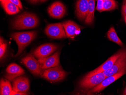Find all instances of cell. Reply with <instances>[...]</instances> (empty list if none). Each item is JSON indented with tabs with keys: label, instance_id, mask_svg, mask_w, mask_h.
I'll return each mask as SVG.
<instances>
[{
	"label": "cell",
	"instance_id": "484cf974",
	"mask_svg": "<svg viewBox=\"0 0 126 95\" xmlns=\"http://www.w3.org/2000/svg\"><path fill=\"white\" fill-rule=\"evenodd\" d=\"M27 93H19V92H15L14 91H13L11 95H27Z\"/></svg>",
	"mask_w": 126,
	"mask_h": 95
},
{
	"label": "cell",
	"instance_id": "1f68e13d",
	"mask_svg": "<svg viewBox=\"0 0 126 95\" xmlns=\"http://www.w3.org/2000/svg\"><path fill=\"white\" fill-rule=\"evenodd\" d=\"M124 19L125 21V23H126V16H125Z\"/></svg>",
	"mask_w": 126,
	"mask_h": 95
},
{
	"label": "cell",
	"instance_id": "5bb4252c",
	"mask_svg": "<svg viewBox=\"0 0 126 95\" xmlns=\"http://www.w3.org/2000/svg\"><path fill=\"white\" fill-rule=\"evenodd\" d=\"M24 74V69L16 64L12 63L9 65L7 68L5 77L10 81H13L16 78Z\"/></svg>",
	"mask_w": 126,
	"mask_h": 95
},
{
	"label": "cell",
	"instance_id": "4fadbf2b",
	"mask_svg": "<svg viewBox=\"0 0 126 95\" xmlns=\"http://www.w3.org/2000/svg\"><path fill=\"white\" fill-rule=\"evenodd\" d=\"M48 12L51 17L56 19H60L65 15L66 8L64 4L58 1L53 3L48 8Z\"/></svg>",
	"mask_w": 126,
	"mask_h": 95
},
{
	"label": "cell",
	"instance_id": "ac0fdd59",
	"mask_svg": "<svg viewBox=\"0 0 126 95\" xmlns=\"http://www.w3.org/2000/svg\"><path fill=\"white\" fill-rule=\"evenodd\" d=\"M1 3L5 12L8 15H15L20 12L19 8L9 0Z\"/></svg>",
	"mask_w": 126,
	"mask_h": 95
},
{
	"label": "cell",
	"instance_id": "ba28073f",
	"mask_svg": "<svg viewBox=\"0 0 126 95\" xmlns=\"http://www.w3.org/2000/svg\"><path fill=\"white\" fill-rule=\"evenodd\" d=\"M125 73H126V71H123L121 72H118L117 73L112 76L107 77L98 85H97L93 88L87 91V94H93L99 93L101 92L106 87L118 80Z\"/></svg>",
	"mask_w": 126,
	"mask_h": 95
},
{
	"label": "cell",
	"instance_id": "603a6c76",
	"mask_svg": "<svg viewBox=\"0 0 126 95\" xmlns=\"http://www.w3.org/2000/svg\"><path fill=\"white\" fill-rule=\"evenodd\" d=\"M104 3L103 0H97L96 9L100 12H102L104 11Z\"/></svg>",
	"mask_w": 126,
	"mask_h": 95
},
{
	"label": "cell",
	"instance_id": "7402d4cb",
	"mask_svg": "<svg viewBox=\"0 0 126 95\" xmlns=\"http://www.w3.org/2000/svg\"><path fill=\"white\" fill-rule=\"evenodd\" d=\"M0 59L3 58V57L5 54L6 49H7V44L4 42L2 37H0Z\"/></svg>",
	"mask_w": 126,
	"mask_h": 95
},
{
	"label": "cell",
	"instance_id": "d4e9b609",
	"mask_svg": "<svg viewBox=\"0 0 126 95\" xmlns=\"http://www.w3.org/2000/svg\"><path fill=\"white\" fill-rule=\"evenodd\" d=\"M122 15L124 17L125 16H126V5H125V4H123L122 5Z\"/></svg>",
	"mask_w": 126,
	"mask_h": 95
},
{
	"label": "cell",
	"instance_id": "9c48e42d",
	"mask_svg": "<svg viewBox=\"0 0 126 95\" xmlns=\"http://www.w3.org/2000/svg\"><path fill=\"white\" fill-rule=\"evenodd\" d=\"M54 44L48 43L41 45L34 51L32 54L37 59L44 58L49 56L58 49Z\"/></svg>",
	"mask_w": 126,
	"mask_h": 95
},
{
	"label": "cell",
	"instance_id": "30bf717a",
	"mask_svg": "<svg viewBox=\"0 0 126 95\" xmlns=\"http://www.w3.org/2000/svg\"><path fill=\"white\" fill-rule=\"evenodd\" d=\"M123 71H126V50L110 69L103 72L107 77Z\"/></svg>",
	"mask_w": 126,
	"mask_h": 95
},
{
	"label": "cell",
	"instance_id": "8992f818",
	"mask_svg": "<svg viewBox=\"0 0 126 95\" xmlns=\"http://www.w3.org/2000/svg\"><path fill=\"white\" fill-rule=\"evenodd\" d=\"M45 32L47 36L53 39H64L67 37L62 23L48 25L45 28Z\"/></svg>",
	"mask_w": 126,
	"mask_h": 95
},
{
	"label": "cell",
	"instance_id": "7c38bea8",
	"mask_svg": "<svg viewBox=\"0 0 126 95\" xmlns=\"http://www.w3.org/2000/svg\"><path fill=\"white\" fill-rule=\"evenodd\" d=\"M29 88V80L24 76L17 77L13 81V89L15 92L27 93Z\"/></svg>",
	"mask_w": 126,
	"mask_h": 95
},
{
	"label": "cell",
	"instance_id": "3957f363",
	"mask_svg": "<svg viewBox=\"0 0 126 95\" xmlns=\"http://www.w3.org/2000/svg\"><path fill=\"white\" fill-rule=\"evenodd\" d=\"M106 78L103 72L91 76L86 75L80 81L79 85L80 88L88 91L98 85Z\"/></svg>",
	"mask_w": 126,
	"mask_h": 95
},
{
	"label": "cell",
	"instance_id": "e0dca14e",
	"mask_svg": "<svg viewBox=\"0 0 126 95\" xmlns=\"http://www.w3.org/2000/svg\"><path fill=\"white\" fill-rule=\"evenodd\" d=\"M96 0H89L88 3V13L85 23L87 25H91L93 23L94 18L95 3Z\"/></svg>",
	"mask_w": 126,
	"mask_h": 95
},
{
	"label": "cell",
	"instance_id": "6da1fadb",
	"mask_svg": "<svg viewBox=\"0 0 126 95\" xmlns=\"http://www.w3.org/2000/svg\"><path fill=\"white\" fill-rule=\"evenodd\" d=\"M39 22V20L36 15L25 12L13 20L12 27L18 30L33 29L38 26Z\"/></svg>",
	"mask_w": 126,
	"mask_h": 95
},
{
	"label": "cell",
	"instance_id": "52a82bcc",
	"mask_svg": "<svg viewBox=\"0 0 126 95\" xmlns=\"http://www.w3.org/2000/svg\"><path fill=\"white\" fill-rule=\"evenodd\" d=\"M126 50V49H122L119 50L117 52L112 55L109 58H108L101 66H99L96 69L90 72L87 75L91 76L109 70L112 68L114 64L115 63L118 58L125 52Z\"/></svg>",
	"mask_w": 126,
	"mask_h": 95
},
{
	"label": "cell",
	"instance_id": "f546056e",
	"mask_svg": "<svg viewBox=\"0 0 126 95\" xmlns=\"http://www.w3.org/2000/svg\"><path fill=\"white\" fill-rule=\"evenodd\" d=\"M47 0H40V2L41 3L44 2L46 1Z\"/></svg>",
	"mask_w": 126,
	"mask_h": 95
},
{
	"label": "cell",
	"instance_id": "4316f807",
	"mask_svg": "<svg viewBox=\"0 0 126 95\" xmlns=\"http://www.w3.org/2000/svg\"><path fill=\"white\" fill-rule=\"evenodd\" d=\"M31 3L36 4L39 2L40 0H28Z\"/></svg>",
	"mask_w": 126,
	"mask_h": 95
},
{
	"label": "cell",
	"instance_id": "5b68a950",
	"mask_svg": "<svg viewBox=\"0 0 126 95\" xmlns=\"http://www.w3.org/2000/svg\"><path fill=\"white\" fill-rule=\"evenodd\" d=\"M21 61L33 75L36 76H41L42 75L44 71L39 61L32 54H29L23 58Z\"/></svg>",
	"mask_w": 126,
	"mask_h": 95
},
{
	"label": "cell",
	"instance_id": "cb8c5ba5",
	"mask_svg": "<svg viewBox=\"0 0 126 95\" xmlns=\"http://www.w3.org/2000/svg\"><path fill=\"white\" fill-rule=\"evenodd\" d=\"M10 2L13 3L16 6L19 7L20 9L22 10L23 7L20 0H9Z\"/></svg>",
	"mask_w": 126,
	"mask_h": 95
},
{
	"label": "cell",
	"instance_id": "d6986e66",
	"mask_svg": "<svg viewBox=\"0 0 126 95\" xmlns=\"http://www.w3.org/2000/svg\"><path fill=\"white\" fill-rule=\"evenodd\" d=\"M13 91L10 81L7 79H2L0 81V95H11Z\"/></svg>",
	"mask_w": 126,
	"mask_h": 95
},
{
	"label": "cell",
	"instance_id": "7a4b0ae2",
	"mask_svg": "<svg viewBox=\"0 0 126 95\" xmlns=\"http://www.w3.org/2000/svg\"><path fill=\"white\" fill-rule=\"evenodd\" d=\"M37 35V32L36 31L17 32L11 34V37L18 46V52L15 57L19 55L28 45L36 38Z\"/></svg>",
	"mask_w": 126,
	"mask_h": 95
},
{
	"label": "cell",
	"instance_id": "44dd1931",
	"mask_svg": "<svg viewBox=\"0 0 126 95\" xmlns=\"http://www.w3.org/2000/svg\"><path fill=\"white\" fill-rule=\"evenodd\" d=\"M117 7L118 5L115 0H107L104 1V11L113 10Z\"/></svg>",
	"mask_w": 126,
	"mask_h": 95
},
{
	"label": "cell",
	"instance_id": "4dcf8cb0",
	"mask_svg": "<svg viewBox=\"0 0 126 95\" xmlns=\"http://www.w3.org/2000/svg\"><path fill=\"white\" fill-rule=\"evenodd\" d=\"M123 4L126 5V0H124V1H123Z\"/></svg>",
	"mask_w": 126,
	"mask_h": 95
},
{
	"label": "cell",
	"instance_id": "2e32d148",
	"mask_svg": "<svg viewBox=\"0 0 126 95\" xmlns=\"http://www.w3.org/2000/svg\"><path fill=\"white\" fill-rule=\"evenodd\" d=\"M62 24L67 37L74 39L80 33V27L73 21L68 20Z\"/></svg>",
	"mask_w": 126,
	"mask_h": 95
},
{
	"label": "cell",
	"instance_id": "83f0119b",
	"mask_svg": "<svg viewBox=\"0 0 126 95\" xmlns=\"http://www.w3.org/2000/svg\"><path fill=\"white\" fill-rule=\"evenodd\" d=\"M123 95H126V87L125 89H124V92H123Z\"/></svg>",
	"mask_w": 126,
	"mask_h": 95
},
{
	"label": "cell",
	"instance_id": "8fae6325",
	"mask_svg": "<svg viewBox=\"0 0 126 95\" xmlns=\"http://www.w3.org/2000/svg\"><path fill=\"white\" fill-rule=\"evenodd\" d=\"M60 52L58 51L53 55L44 58L38 59L42 70L60 66L59 55Z\"/></svg>",
	"mask_w": 126,
	"mask_h": 95
},
{
	"label": "cell",
	"instance_id": "ffe728a7",
	"mask_svg": "<svg viewBox=\"0 0 126 95\" xmlns=\"http://www.w3.org/2000/svg\"><path fill=\"white\" fill-rule=\"evenodd\" d=\"M108 38L110 41L115 42L120 46H123L124 44L119 38L114 27L110 28L107 32Z\"/></svg>",
	"mask_w": 126,
	"mask_h": 95
},
{
	"label": "cell",
	"instance_id": "277c9868",
	"mask_svg": "<svg viewBox=\"0 0 126 95\" xmlns=\"http://www.w3.org/2000/svg\"><path fill=\"white\" fill-rule=\"evenodd\" d=\"M67 74V72L60 65L45 70L41 76L50 82L55 83L64 80Z\"/></svg>",
	"mask_w": 126,
	"mask_h": 95
},
{
	"label": "cell",
	"instance_id": "9a60e30c",
	"mask_svg": "<svg viewBox=\"0 0 126 95\" xmlns=\"http://www.w3.org/2000/svg\"><path fill=\"white\" fill-rule=\"evenodd\" d=\"M89 0H78L76 6V14L80 20L86 19L88 13Z\"/></svg>",
	"mask_w": 126,
	"mask_h": 95
},
{
	"label": "cell",
	"instance_id": "f1b7e54d",
	"mask_svg": "<svg viewBox=\"0 0 126 95\" xmlns=\"http://www.w3.org/2000/svg\"><path fill=\"white\" fill-rule=\"evenodd\" d=\"M0 2H7V1H8L9 0H0Z\"/></svg>",
	"mask_w": 126,
	"mask_h": 95
},
{
	"label": "cell",
	"instance_id": "d6a6232c",
	"mask_svg": "<svg viewBox=\"0 0 126 95\" xmlns=\"http://www.w3.org/2000/svg\"><path fill=\"white\" fill-rule=\"evenodd\" d=\"M104 0V1H106V0Z\"/></svg>",
	"mask_w": 126,
	"mask_h": 95
}]
</instances>
